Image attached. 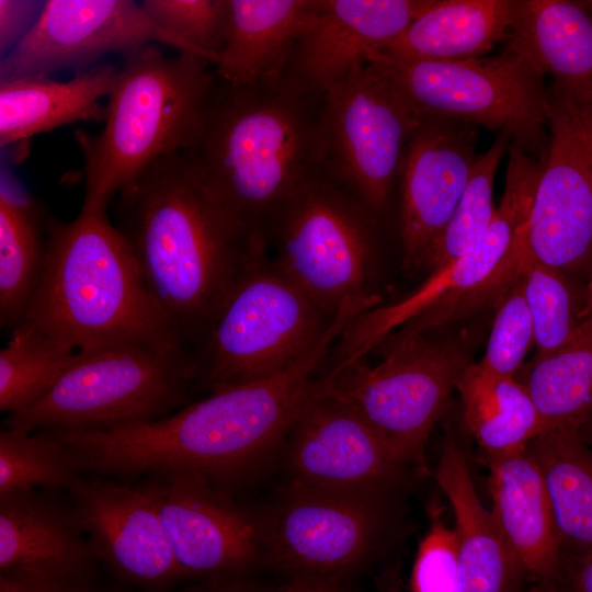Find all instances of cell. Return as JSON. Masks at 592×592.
<instances>
[{"mask_svg": "<svg viewBox=\"0 0 592 592\" xmlns=\"http://www.w3.org/2000/svg\"><path fill=\"white\" fill-rule=\"evenodd\" d=\"M161 43L158 30L132 0H47L32 29L1 57L0 80L49 76L87 66L107 53L124 56Z\"/></svg>", "mask_w": 592, "mask_h": 592, "instance_id": "18", "label": "cell"}, {"mask_svg": "<svg viewBox=\"0 0 592 592\" xmlns=\"http://www.w3.org/2000/svg\"><path fill=\"white\" fill-rule=\"evenodd\" d=\"M23 320L76 351L105 344L184 348L171 332L107 208L48 216L44 264Z\"/></svg>", "mask_w": 592, "mask_h": 592, "instance_id": "4", "label": "cell"}, {"mask_svg": "<svg viewBox=\"0 0 592 592\" xmlns=\"http://www.w3.org/2000/svg\"><path fill=\"white\" fill-rule=\"evenodd\" d=\"M542 166L543 159L536 160L511 145L502 200L481 238L451 264L430 272L410 293L360 314L332 346L327 372L337 374L364 360L382 342L443 331L493 306L519 274L523 236Z\"/></svg>", "mask_w": 592, "mask_h": 592, "instance_id": "6", "label": "cell"}, {"mask_svg": "<svg viewBox=\"0 0 592 592\" xmlns=\"http://www.w3.org/2000/svg\"><path fill=\"white\" fill-rule=\"evenodd\" d=\"M115 219L159 312L186 350L266 252L182 151L157 160L116 195Z\"/></svg>", "mask_w": 592, "mask_h": 592, "instance_id": "2", "label": "cell"}, {"mask_svg": "<svg viewBox=\"0 0 592 592\" xmlns=\"http://www.w3.org/2000/svg\"><path fill=\"white\" fill-rule=\"evenodd\" d=\"M44 1L0 0L1 56L13 49L37 20Z\"/></svg>", "mask_w": 592, "mask_h": 592, "instance_id": "39", "label": "cell"}, {"mask_svg": "<svg viewBox=\"0 0 592 592\" xmlns=\"http://www.w3.org/2000/svg\"><path fill=\"white\" fill-rule=\"evenodd\" d=\"M277 588L248 577L227 581H197L177 592H277Z\"/></svg>", "mask_w": 592, "mask_h": 592, "instance_id": "43", "label": "cell"}, {"mask_svg": "<svg viewBox=\"0 0 592 592\" xmlns=\"http://www.w3.org/2000/svg\"><path fill=\"white\" fill-rule=\"evenodd\" d=\"M69 490L96 560L113 573L145 588L185 579L147 481L126 485L80 477Z\"/></svg>", "mask_w": 592, "mask_h": 592, "instance_id": "19", "label": "cell"}, {"mask_svg": "<svg viewBox=\"0 0 592 592\" xmlns=\"http://www.w3.org/2000/svg\"><path fill=\"white\" fill-rule=\"evenodd\" d=\"M492 308L493 318L486 351L478 363L493 374L515 376L534 345L533 322L520 271Z\"/></svg>", "mask_w": 592, "mask_h": 592, "instance_id": "37", "label": "cell"}, {"mask_svg": "<svg viewBox=\"0 0 592 592\" xmlns=\"http://www.w3.org/2000/svg\"><path fill=\"white\" fill-rule=\"evenodd\" d=\"M583 4L592 13V1H584Z\"/></svg>", "mask_w": 592, "mask_h": 592, "instance_id": "49", "label": "cell"}, {"mask_svg": "<svg viewBox=\"0 0 592 592\" xmlns=\"http://www.w3.org/2000/svg\"><path fill=\"white\" fill-rule=\"evenodd\" d=\"M520 275L533 322L535 354L560 349L587 319L584 287L526 258L523 250Z\"/></svg>", "mask_w": 592, "mask_h": 592, "instance_id": "34", "label": "cell"}, {"mask_svg": "<svg viewBox=\"0 0 592 592\" xmlns=\"http://www.w3.org/2000/svg\"><path fill=\"white\" fill-rule=\"evenodd\" d=\"M549 145L523 236V254L584 287L592 271V149L563 96L548 89Z\"/></svg>", "mask_w": 592, "mask_h": 592, "instance_id": "14", "label": "cell"}, {"mask_svg": "<svg viewBox=\"0 0 592 592\" xmlns=\"http://www.w3.org/2000/svg\"><path fill=\"white\" fill-rule=\"evenodd\" d=\"M547 430H580L592 417V318L563 346L535 354L515 376Z\"/></svg>", "mask_w": 592, "mask_h": 592, "instance_id": "31", "label": "cell"}, {"mask_svg": "<svg viewBox=\"0 0 592 592\" xmlns=\"http://www.w3.org/2000/svg\"><path fill=\"white\" fill-rule=\"evenodd\" d=\"M477 137L476 126L459 121L421 117L414 125L397 182L406 271L425 270L474 171Z\"/></svg>", "mask_w": 592, "mask_h": 592, "instance_id": "17", "label": "cell"}, {"mask_svg": "<svg viewBox=\"0 0 592 592\" xmlns=\"http://www.w3.org/2000/svg\"><path fill=\"white\" fill-rule=\"evenodd\" d=\"M418 119L373 62L323 94L325 170L380 219Z\"/></svg>", "mask_w": 592, "mask_h": 592, "instance_id": "13", "label": "cell"}, {"mask_svg": "<svg viewBox=\"0 0 592 592\" xmlns=\"http://www.w3.org/2000/svg\"><path fill=\"white\" fill-rule=\"evenodd\" d=\"M273 377L207 394L155 421L103 429L50 430L81 471L136 477L193 474L232 494L280 456L285 436L322 384V368L346 329Z\"/></svg>", "mask_w": 592, "mask_h": 592, "instance_id": "1", "label": "cell"}, {"mask_svg": "<svg viewBox=\"0 0 592 592\" xmlns=\"http://www.w3.org/2000/svg\"><path fill=\"white\" fill-rule=\"evenodd\" d=\"M0 592H94L91 582H60L0 574Z\"/></svg>", "mask_w": 592, "mask_h": 592, "instance_id": "41", "label": "cell"}, {"mask_svg": "<svg viewBox=\"0 0 592 592\" xmlns=\"http://www.w3.org/2000/svg\"><path fill=\"white\" fill-rule=\"evenodd\" d=\"M48 215L39 202L4 173L0 186V326L14 328L39 280Z\"/></svg>", "mask_w": 592, "mask_h": 592, "instance_id": "29", "label": "cell"}, {"mask_svg": "<svg viewBox=\"0 0 592 592\" xmlns=\"http://www.w3.org/2000/svg\"><path fill=\"white\" fill-rule=\"evenodd\" d=\"M463 421L480 456L525 448L547 431L537 408L514 376H501L470 364L458 380Z\"/></svg>", "mask_w": 592, "mask_h": 592, "instance_id": "28", "label": "cell"}, {"mask_svg": "<svg viewBox=\"0 0 592 592\" xmlns=\"http://www.w3.org/2000/svg\"><path fill=\"white\" fill-rule=\"evenodd\" d=\"M79 462L50 431L0 432V497L36 487L70 488L81 474Z\"/></svg>", "mask_w": 592, "mask_h": 592, "instance_id": "33", "label": "cell"}, {"mask_svg": "<svg viewBox=\"0 0 592 592\" xmlns=\"http://www.w3.org/2000/svg\"><path fill=\"white\" fill-rule=\"evenodd\" d=\"M511 138L501 132L490 148L479 155L464 194L439 237L425 271L442 269L466 253L486 232L496 217L493 181Z\"/></svg>", "mask_w": 592, "mask_h": 592, "instance_id": "35", "label": "cell"}, {"mask_svg": "<svg viewBox=\"0 0 592 592\" xmlns=\"http://www.w3.org/2000/svg\"><path fill=\"white\" fill-rule=\"evenodd\" d=\"M95 560L72 506L35 490L0 497V574L91 582Z\"/></svg>", "mask_w": 592, "mask_h": 592, "instance_id": "21", "label": "cell"}, {"mask_svg": "<svg viewBox=\"0 0 592 592\" xmlns=\"http://www.w3.org/2000/svg\"><path fill=\"white\" fill-rule=\"evenodd\" d=\"M140 5L159 32L161 44L214 65L229 20V0H144Z\"/></svg>", "mask_w": 592, "mask_h": 592, "instance_id": "36", "label": "cell"}, {"mask_svg": "<svg viewBox=\"0 0 592 592\" xmlns=\"http://www.w3.org/2000/svg\"><path fill=\"white\" fill-rule=\"evenodd\" d=\"M433 0H318L286 72L325 94L364 68Z\"/></svg>", "mask_w": 592, "mask_h": 592, "instance_id": "20", "label": "cell"}, {"mask_svg": "<svg viewBox=\"0 0 592 592\" xmlns=\"http://www.w3.org/2000/svg\"><path fill=\"white\" fill-rule=\"evenodd\" d=\"M585 314L592 318V271L584 286Z\"/></svg>", "mask_w": 592, "mask_h": 592, "instance_id": "47", "label": "cell"}, {"mask_svg": "<svg viewBox=\"0 0 592 592\" xmlns=\"http://www.w3.org/2000/svg\"><path fill=\"white\" fill-rule=\"evenodd\" d=\"M521 592H560L554 581L530 582Z\"/></svg>", "mask_w": 592, "mask_h": 592, "instance_id": "45", "label": "cell"}, {"mask_svg": "<svg viewBox=\"0 0 592 592\" xmlns=\"http://www.w3.org/2000/svg\"><path fill=\"white\" fill-rule=\"evenodd\" d=\"M105 104L96 135L77 130L83 156L81 207L107 208L153 162L193 141L217 75L212 64L152 44L126 56Z\"/></svg>", "mask_w": 592, "mask_h": 592, "instance_id": "5", "label": "cell"}, {"mask_svg": "<svg viewBox=\"0 0 592 592\" xmlns=\"http://www.w3.org/2000/svg\"><path fill=\"white\" fill-rule=\"evenodd\" d=\"M364 311L354 306L331 317L265 252L239 277L187 349L198 385L210 394L284 373Z\"/></svg>", "mask_w": 592, "mask_h": 592, "instance_id": "7", "label": "cell"}, {"mask_svg": "<svg viewBox=\"0 0 592 592\" xmlns=\"http://www.w3.org/2000/svg\"><path fill=\"white\" fill-rule=\"evenodd\" d=\"M277 592H357L353 580L325 578V577H297L286 579L280 584Z\"/></svg>", "mask_w": 592, "mask_h": 592, "instance_id": "42", "label": "cell"}, {"mask_svg": "<svg viewBox=\"0 0 592 592\" xmlns=\"http://www.w3.org/2000/svg\"><path fill=\"white\" fill-rule=\"evenodd\" d=\"M374 215L325 167L281 206L266 234L275 267L331 317L382 304L375 286L378 226Z\"/></svg>", "mask_w": 592, "mask_h": 592, "instance_id": "9", "label": "cell"}, {"mask_svg": "<svg viewBox=\"0 0 592 592\" xmlns=\"http://www.w3.org/2000/svg\"><path fill=\"white\" fill-rule=\"evenodd\" d=\"M0 350V410L16 413L43 397L59 379L76 350L22 320Z\"/></svg>", "mask_w": 592, "mask_h": 592, "instance_id": "32", "label": "cell"}, {"mask_svg": "<svg viewBox=\"0 0 592 592\" xmlns=\"http://www.w3.org/2000/svg\"><path fill=\"white\" fill-rule=\"evenodd\" d=\"M317 7L318 0H229L218 79L247 86L284 75Z\"/></svg>", "mask_w": 592, "mask_h": 592, "instance_id": "25", "label": "cell"}, {"mask_svg": "<svg viewBox=\"0 0 592 592\" xmlns=\"http://www.w3.org/2000/svg\"><path fill=\"white\" fill-rule=\"evenodd\" d=\"M554 582L560 592H592V551H561Z\"/></svg>", "mask_w": 592, "mask_h": 592, "instance_id": "40", "label": "cell"}, {"mask_svg": "<svg viewBox=\"0 0 592 592\" xmlns=\"http://www.w3.org/2000/svg\"><path fill=\"white\" fill-rule=\"evenodd\" d=\"M434 477L454 513L462 592H521L530 582L491 511L480 501L449 423L444 425Z\"/></svg>", "mask_w": 592, "mask_h": 592, "instance_id": "22", "label": "cell"}, {"mask_svg": "<svg viewBox=\"0 0 592 592\" xmlns=\"http://www.w3.org/2000/svg\"><path fill=\"white\" fill-rule=\"evenodd\" d=\"M440 506L430 511L429 528L420 540L409 578V592H462L454 528Z\"/></svg>", "mask_w": 592, "mask_h": 592, "instance_id": "38", "label": "cell"}, {"mask_svg": "<svg viewBox=\"0 0 592 592\" xmlns=\"http://www.w3.org/2000/svg\"><path fill=\"white\" fill-rule=\"evenodd\" d=\"M516 0H433L377 54L398 61L480 58L506 38Z\"/></svg>", "mask_w": 592, "mask_h": 592, "instance_id": "27", "label": "cell"}, {"mask_svg": "<svg viewBox=\"0 0 592 592\" xmlns=\"http://www.w3.org/2000/svg\"><path fill=\"white\" fill-rule=\"evenodd\" d=\"M197 390L185 348L90 346L76 351L43 397L8 414L4 428L35 432L155 421L192 402Z\"/></svg>", "mask_w": 592, "mask_h": 592, "instance_id": "11", "label": "cell"}, {"mask_svg": "<svg viewBox=\"0 0 592 592\" xmlns=\"http://www.w3.org/2000/svg\"><path fill=\"white\" fill-rule=\"evenodd\" d=\"M576 114L579 116V118H580V121L582 123L584 133L587 135V138H588V140L590 143V146H591V149H592V111H590V112H588L585 114H579V113L576 112Z\"/></svg>", "mask_w": 592, "mask_h": 592, "instance_id": "46", "label": "cell"}, {"mask_svg": "<svg viewBox=\"0 0 592 592\" xmlns=\"http://www.w3.org/2000/svg\"><path fill=\"white\" fill-rule=\"evenodd\" d=\"M488 319L480 314L459 330L420 333L378 345L365 358L325 375L331 392L349 402L387 452L421 478L430 474L426 447L445 415L459 378L473 364Z\"/></svg>", "mask_w": 592, "mask_h": 592, "instance_id": "8", "label": "cell"}, {"mask_svg": "<svg viewBox=\"0 0 592 592\" xmlns=\"http://www.w3.org/2000/svg\"><path fill=\"white\" fill-rule=\"evenodd\" d=\"M506 47L528 60L578 113L592 110V13L583 2L516 0Z\"/></svg>", "mask_w": 592, "mask_h": 592, "instance_id": "24", "label": "cell"}, {"mask_svg": "<svg viewBox=\"0 0 592 592\" xmlns=\"http://www.w3.org/2000/svg\"><path fill=\"white\" fill-rule=\"evenodd\" d=\"M491 513L528 582L554 581L561 547L542 471L527 446L480 456Z\"/></svg>", "mask_w": 592, "mask_h": 592, "instance_id": "23", "label": "cell"}, {"mask_svg": "<svg viewBox=\"0 0 592 592\" xmlns=\"http://www.w3.org/2000/svg\"><path fill=\"white\" fill-rule=\"evenodd\" d=\"M527 449L548 491L561 551H592V448L578 430H547Z\"/></svg>", "mask_w": 592, "mask_h": 592, "instance_id": "30", "label": "cell"}, {"mask_svg": "<svg viewBox=\"0 0 592 592\" xmlns=\"http://www.w3.org/2000/svg\"><path fill=\"white\" fill-rule=\"evenodd\" d=\"M579 435L592 448V417L581 426Z\"/></svg>", "mask_w": 592, "mask_h": 592, "instance_id": "48", "label": "cell"}, {"mask_svg": "<svg viewBox=\"0 0 592 592\" xmlns=\"http://www.w3.org/2000/svg\"><path fill=\"white\" fill-rule=\"evenodd\" d=\"M118 68L101 65L77 71L68 81L49 76L0 80L1 148L80 121L104 122Z\"/></svg>", "mask_w": 592, "mask_h": 592, "instance_id": "26", "label": "cell"}, {"mask_svg": "<svg viewBox=\"0 0 592 592\" xmlns=\"http://www.w3.org/2000/svg\"><path fill=\"white\" fill-rule=\"evenodd\" d=\"M400 551L389 557L375 577L377 592H402V559Z\"/></svg>", "mask_w": 592, "mask_h": 592, "instance_id": "44", "label": "cell"}, {"mask_svg": "<svg viewBox=\"0 0 592 592\" xmlns=\"http://www.w3.org/2000/svg\"><path fill=\"white\" fill-rule=\"evenodd\" d=\"M368 62L378 67L415 117L503 132L534 159L547 155L545 75L509 47L490 58L454 61H398L374 53Z\"/></svg>", "mask_w": 592, "mask_h": 592, "instance_id": "12", "label": "cell"}, {"mask_svg": "<svg viewBox=\"0 0 592 592\" xmlns=\"http://www.w3.org/2000/svg\"><path fill=\"white\" fill-rule=\"evenodd\" d=\"M322 101L287 73L247 86L217 79L182 151L235 220L263 243L281 206L325 167Z\"/></svg>", "mask_w": 592, "mask_h": 592, "instance_id": "3", "label": "cell"}, {"mask_svg": "<svg viewBox=\"0 0 592 592\" xmlns=\"http://www.w3.org/2000/svg\"><path fill=\"white\" fill-rule=\"evenodd\" d=\"M406 497L286 481L260 508L265 568L285 579L354 580L401 550L411 531Z\"/></svg>", "mask_w": 592, "mask_h": 592, "instance_id": "10", "label": "cell"}, {"mask_svg": "<svg viewBox=\"0 0 592 592\" xmlns=\"http://www.w3.org/2000/svg\"><path fill=\"white\" fill-rule=\"evenodd\" d=\"M161 524L185 578L227 581L265 568L260 508L193 474L152 476L146 480Z\"/></svg>", "mask_w": 592, "mask_h": 592, "instance_id": "15", "label": "cell"}, {"mask_svg": "<svg viewBox=\"0 0 592 592\" xmlns=\"http://www.w3.org/2000/svg\"><path fill=\"white\" fill-rule=\"evenodd\" d=\"M278 457L287 481L319 488L407 496L422 479L387 452L355 409L329 390L323 375Z\"/></svg>", "mask_w": 592, "mask_h": 592, "instance_id": "16", "label": "cell"}]
</instances>
